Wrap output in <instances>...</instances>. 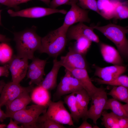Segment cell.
Wrapping results in <instances>:
<instances>
[{"label":"cell","mask_w":128,"mask_h":128,"mask_svg":"<svg viewBox=\"0 0 128 128\" xmlns=\"http://www.w3.org/2000/svg\"><path fill=\"white\" fill-rule=\"evenodd\" d=\"M36 29L33 27L13 33L18 56L32 60L34 57L35 52L41 46L42 38Z\"/></svg>","instance_id":"1"},{"label":"cell","mask_w":128,"mask_h":128,"mask_svg":"<svg viewBox=\"0 0 128 128\" xmlns=\"http://www.w3.org/2000/svg\"><path fill=\"white\" fill-rule=\"evenodd\" d=\"M69 28L62 25L42 37L41 46L38 50L39 53H46L50 56L56 58L65 49L68 40L67 33Z\"/></svg>","instance_id":"2"},{"label":"cell","mask_w":128,"mask_h":128,"mask_svg":"<svg viewBox=\"0 0 128 128\" xmlns=\"http://www.w3.org/2000/svg\"><path fill=\"white\" fill-rule=\"evenodd\" d=\"M93 27L114 44L121 56L128 58V40L126 36L128 33V26L110 23L104 26Z\"/></svg>","instance_id":"3"},{"label":"cell","mask_w":128,"mask_h":128,"mask_svg":"<svg viewBox=\"0 0 128 128\" xmlns=\"http://www.w3.org/2000/svg\"><path fill=\"white\" fill-rule=\"evenodd\" d=\"M48 105L37 104L27 106L24 109L14 113L7 114L8 118L14 120L18 124H21L24 128H37L38 118L42 114L46 111Z\"/></svg>","instance_id":"4"},{"label":"cell","mask_w":128,"mask_h":128,"mask_svg":"<svg viewBox=\"0 0 128 128\" xmlns=\"http://www.w3.org/2000/svg\"><path fill=\"white\" fill-rule=\"evenodd\" d=\"M64 103V102L61 100L55 102L50 100L48 103L46 112L39 116L37 124L49 119L62 124L74 126L72 117L70 113L65 108Z\"/></svg>","instance_id":"5"},{"label":"cell","mask_w":128,"mask_h":128,"mask_svg":"<svg viewBox=\"0 0 128 128\" xmlns=\"http://www.w3.org/2000/svg\"><path fill=\"white\" fill-rule=\"evenodd\" d=\"M91 99L90 107L83 119H90L96 124L97 120L102 115L108 100L105 89L99 87Z\"/></svg>","instance_id":"6"},{"label":"cell","mask_w":128,"mask_h":128,"mask_svg":"<svg viewBox=\"0 0 128 128\" xmlns=\"http://www.w3.org/2000/svg\"><path fill=\"white\" fill-rule=\"evenodd\" d=\"M34 88L33 85L25 87L12 81L6 83L0 93V107L8 105L25 91L31 92Z\"/></svg>","instance_id":"7"},{"label":"cell","mask_w":128,"mask_h":128,"mask_svg":"<svg viewBox=\"0 0 128 128\" xmlns=\"http://www.w3.org/2000/svg\"><path fill=\"white\" fill-rule=\"evenodd\" d=\"M7 12L10 16L12 17H20L29 18H38L57 13L66 14L67 12L64 9L35 7L16 11L9 9L7 11Z\"/></svg>","instance_id":"8"},{"label":"cell","mask_w":128,"mask_h":128,"mask_svg":"<svg viewBox=\"0 0 128 128\" xmlns=\"http://www.w3.org/2000/svg\"><path fill=\"white\" fill-rule=\"evenodd\" d=\"M77 2V0H70L69 5L71 7L66 14L63 25L69 27L78 22L90 23L91 20L88 16L89 11L79 6Z\"/></svg>","instance_id":"9"},{"label":"cell","mask_w":128,"mask_h":128,"mask_svg":"<svg viewBox=\"0 0 128 128\" xmlns=\"http://www.w3.org/2000/svg\"><path fill=\"white\" fill-rule=\"evenodd\" d=\"M28 59L13 55L8 63L12 76V81L20 84L27 75L28 69Z\"/></svg>","instance_id":"10"},{"label":"cell","mask_w":128,"mask_h":128,"mask_svg":"<svg viewBox=\"0 0 128 128\" xmlns=\"http://www.w3.org/2000/svg\"><path fill=\"white\" fill-rule=\"evenodd\" d=\"M84 56L77 51L73 46H71L66 54L61 56L59 61L62 66L65 69H87V63Z\"/></svg>","instance_id":"11"},{"label":"cell","mask_w":128,"mask_h":128,"mask_svg":"<svg viewBox=\"0 0 128 128\" xmlns=\"http://www.w3.org/2000/svg\"><path fill=\"white\" fill-rule=\"evenodd\" d=\"M93 26L89 27L80 22L76 25H72L68 28L67 33V40H75L79 37L84 36L92 42L98 43L100 42L99 37L94 32Z\"/></svg>","instance_id":"12"},{"label":"cell","mask_w":128,"mask_h":128,"mask_svg":"<svg viewBox=\"0 0 128 128\" xmlns=\"http://www.w3.org/2000/svg\"><path fill=\"white\" fill-rule=\"evenodd\" d=\"M32 63L28 65L27 76L30 79L29 85H40L44 79L45 75L44 69L46 60L40 59L35 57L32 60Z\"/></svg>","instance_id":"13"},{"label":"cell","mask_w":128,"mask_h":128,"mask_svg":"<svg viewBox=\"0 0 128 128\" xmlns=\"http://www.w3.org/2000/svg\"><path fill=\"white\" fill-rule=\"evenodd\" d=\"M95 69L94 75L106 82L112 81L122 75L126 71V67L122 65H114L101 67L93 65Z\"/></svg>","instance_id":"14"},{"label":"cell","mask_w":128,"mask_h":128,"mask_svg":"<svg viewBox=\"0 0 128 128\" xmlns=\"http://www.w3.org/2000/svg\"><path fill=\"white\" fill-rule=\"evenodd\" d=\"M66 69L69 71L72 75L79 81L83 88L88 93L91 99L99 88L96 87L93 83L87 69Z\"/></svg>","instance_id":"15"},{"label":"cell","mask_w":128,"mask_h":128,"mask_svg":"<svg viewBox=\"0 0 128 128\" xmlns=\"http://www.w3.org/2000/svg\"><path fill=\"white\" fill-rule=\"evenodd\" d=\"M99 43L101 53L104 61L114 65H122L123 59L118 50L110 45Z\"/></svg>","instance_id":"16"},{"label":"cell","mask_w":128,"mask_h":128,"mask_svg":"<svg viewBox=\"0 0 128 128\" xmlns=\"http://www.w3.org/2000/svg\"><path fill=\"white\" fill-rule=\"evenodd\" d=\"M53 63L51 70L39 85L48 91L53 90L57 87L58 74L59 69L62 66L60 61L58 60L56 58L53 60Z\"/></svg>","instance_id":"17"},{"label":"cell","mask_w":128,"mask_h":128,"mask_svg":"<svg viewBox=\"0 0 128 128\" xmlns=\"http://www.w3.org/2000/svg\"><path fill=\"white\" fill-rule=\"evenodd\" d=\"M29 91H25L22 93L6 106L7 114H12L25 108L31 102L32 100Z\"/></svg>","instance_id":"18"},{"label":"cell","mask_w":128,"mask_h":128,"mask_svg":"<svg viewBox=\"0 0 128 128\" xmlns=\"http://www.w3.org/2000/svg\"><path fill=\"white\" fill-rule=\"evenodd\" d=\"M120 0H97L100 15L106 20L114 18L116 7Z\"/></svg>","instance_id":"19"},{"label":"cell","mask_w":128,"mask_h":128,"mask_svg":"<svg viewBox=\"0 0 128 128\" xmlns=\"http://www.w3.org/2000/svg\"><path fill=\"white\" fill-rule=\"evenodd\" d=\"M75 92L81 118L83 119L88 111V106L91 98L87 92L84 89Z\"/></svg>","instance_id":"20"},{"label":"cell","mask_w":128,"mask_h":128,"mask_svg":"<svg viewBox=\"0 0 128 128\" xmlns=\"http://www.w3.org/2000/svg\"><path fill=\"white\" fill-rule=\"evenodd\" d=\"M41 85L34 88L31 97L32 101L36 104L46 105L50 100L48 91Z\"/></svg>","instance_id":"21"},{"label":"cell","mask_w":128,"mask_h":128,"mask_svg":"<svg viewBox=\"0 0 128 128\" xmlns=\"http://www.w3.org/2000/svg\"><path fill=\"white\" fill-rule=\"evenodd\" d=\"M65 71V74L61 78L57 85L56 91L54 95V98L55 99H58L64 95L74 92L69 82V72L66 69Z\"/></svg>","instance_id":"22"},{"label":"cell","mask_w":128,"mask_h":128,"mask_svg":"<svg viewBox=\"0 0 128 128\" xmlns=\"http://www.w3.org/2000/svg\"><path fill=\"white\" fill-rule=\"evenodd\" d=\"M64 100L70 111L73 121L78 122L81 117L76 101L75 92L66 96L64 98Z\"/></svg>","instance_id":"23"},{"label":"cell","mask_w":128,"mask_h":128,"mask_svg":"<svg viewBox=\"0 0 128 128\" xmlns=\"http://www.w3.org/2000/svg\"><path fill=\"white\" fill-rule=\"evenodd\" d=\"M105 110H110L118 116L128 118V114L124 108L123 105L118 101L113 98L108 100L104 108Z\"/></svg>","instance_id":"24"},{"label":"cell","mask_w":128,"mask_h":128,"mask_svg":"<svg viewBox=\"0 0 128 128\" xmlns=\"http://www.w3.org/2000/svg\"><path fill=\"white\" fill-rule=\"evenodd\" d=\"M107 94L118 101L128 103V88L122 86H115Z\"/></svg>","instance_id":"25"},{"label":"cell","mask_w":128,"mask_h":128,"mask_svg":"<svg viewBox=\"0 0 128 128\" xmlns=\"http://www.w3.org/2000/svg\"><path fill=\"white\" fill-rule=\"evenodd\" d=\"M75 40L76 42L73 46L78 52L84 55L90 48L92 42L83 36L79 37Z\"/></svg>","instance_id":"26"},{"label":"cell","mask_w":128,"mask_h":128,"mask_svg":"<svg viewBox=\"0 0 128 128\" xmlns=\"http://www.w3.org/2000/svg\"><path fill=\"white\" fill-rule=\"evenodd\" d=\"M103 123L106 128H120L118 124V116L112 112L108 113L103 111Z\"/></svg>","instance_id":"27"},{"label":"cell","mask_w":128,"mask_h":128,"mask_svg":"<svg viewBox=\"0 0 128 128\" xmlns=\"http://www.w3.org/2000/svg\"><path fill=\"white\" fill-rule=\"evenodd\" d=\"M0 64L8 63L13 55L12 49L6 43L2 42L0 45Z\"/></svg>","instance_id":"28"},{"label":"cell","mask_w":128,"mask_h":128,"mask_svg":"<svg viewBox=\"0 0 128 128\" xmlns=\"http://www.w3.org/2000/svg\"><path fill=\"white\" fill-rule=\"evenodd\" d=\"M114 18L120 20L128 18V1L119 2L115 9Z\"/></svg>","instance_id":"29"},{"label":"cell","mask_w":128,"mask_h":128,"mask_svg":"<svg viewBox=\"0 0 128 128\" xmlns=\"http://www.w3.org/2000/svg\"><path fill=\"white\" fill-rule=\"evenodd\" d=\"M94 80L100 84H104L113 86H122L128 88V76L121 75L114 80L109 82L102 80L100 78H96Z\"/></svg>","instance_id":"30"},{"label":"cell","mask_w":128,"mask_h":128,"mask_svg":"<svg viewBox=\"0 0 128 128\" xmlns=\"http://www.w3.org/2000/svg\"><path fill=\"white\" fill-rule=\"evenodd\" d=\"M77 4L79 6L84 9L92 10L100 15L97 1L96 0H77Z\"/></svg>","instance_id":"31"},{"label":"cell","mask_w":128,"mask_h":128,"mask_svg":"<svg viewBox=\"0 0 128 128\" xmlns=\"http://www.w3.org/2000/svg\"><path fill=\"white\" fill-rule=\"evenodd\" d=\"M37 128H65L63 124L50 119H46L37 124Z\"/></svg>","instance_id":"32"},{"label":"cell","mask_w":128,"mask_h":128,"mask_svg":"<svg viewBox=\"0 0 128 128\" xmlns=\"http://www.w3.org/2000/svg\"><path fill=\"white\" fill-rule=\"evenodd\" d=\"M70 0H52L50 2V8L56 9L59 6L63 5H69Z\"/></svg>","instance_id":"33"},{"label":"cell","mask_w":128,"mask_h":128,"mask_svg":"<svg viewBox=\"0 0 128 128\" xmlns=\"http://www.w3.org/2000/svg\"><path fill=\"white\" fill-rule=\"evenodd\" d=\"M117 116L120 128H128V118Z\"/></svg>","instance_id":"34"},{"label":"cell","mask_w":128,"mask_h":128,"mask_svg":"<svg viewBox=\"0 0 128 128\" xmlns=\"http://www.w3.org/2000/svg\"><path fill=\"white\" fill-rule=\"evenodd\" d=\"M9 66L8 63L4 64L2 66L0 67V77H8L9 74Z\"/></svg>","instance_id":"35"},{"label":"cell","mask_w":128,"mask_h":128,"mask_svg":"<svg viewBox=\"0 0 128 128\" xmlns=\"http://www.w3.org/2000/svg\"><path fill=\"white\" fill-rule=\"evenodd\" d=\"M0 3L8 7L13 8L16 11H18L19 9L18 7L15 5L12 0H0Z\"/></svg>","instance_id":"36"},{"label":"cell","mask_w":128,"mask_h":128,"mask_svg":"<svg viewBox=\"0 0 128 128\" xmlns=\"http://www.w3.org/2000/svg\"><path fill=\"white\" fill-rule=\"evenodd\" d=\"M12 119V118H10V122L6 127L7 128H24L23 126L22 125L20 126H18L17 123L14 121H13Z\"/></svg>","instance_id":"37"},{"label":"cell","mask_w":128,"mask_h":128,"mask_svg":"<svg viewBox=\"0 0 128 128\" xmlns=\"http://www.w3.org/2000/svg\"><path fill=\"white\" fill-rule=\"evenodd\" d=\"M86 119H84L82 124L77 128H93L91 124L89 123Z\"/></svg>","instance_id":"38"},{"label":"cell","mask_w":128,"mask_h":128,"mask_svg":"<svg viewBox=\"0 0 128 128\" xmlns=\"http://www.w3.org/2000/svg\"><path fill=\"white\" fill-rule=\"evenodd\" d=\"M8 118L7 114L5 113L4 111L2 110L1 107H0V121L3 122L4 120L7 118Z\"/></svg>","instance_id":"39"},{"label":"cell","mask_w":128,"mask_h":128,"mask_svg":"<svg viewBox=\"0 0 128 128\" xmlns=\"http://www.w3.org/2000/svg\"><path fill=\"white\" fill-rule=\"evenodd\" d=\"M15 5L18 6V5L23 3H25L31 0H12Z\"/></svg>","instance_id":"40"},{"label":"cell","mask_w":128,"mask_h":128,"mask_svg":"<svg viewBox=\"0 0 128 128\" xmlns=\"http://www.w3.org/2000/svg\"><path fill=\"white\" fill-rule=\"evenodd\" d=\"M6 83L4 80H1L0 81V93H1L3 89L5 86Z\"/></svg>","instance_id":"41"},{"label":"cell","mask_w":128,"mask_h":128,"mask_svg":"<svg viewBox=\"0 0 128 128\" xmlns=\"http://www.w3.org/2000/svg\"><path fill=\"white\" fill-rule=\"evenodd\" d=\"M9 39L6 38L5 36L2 35H0V41L2 42H5L9 41Z\"/></svg>","instance_id":"42"},{"label":"cell","mask_w":128,"mask_h":128,"mask_svg":"<svg viewBox=\"0 0 128 128\" xmlns=\"http://www.w3.org/2000/svg\"><path fill=\"white\" fill-rule=\"evenodd\" d=\"M46 4L48 6H50V4L51 2L50 0H39Z\"/></svg>","instance_id":"43"},{"label":"cell","mask_w":128,"mask_h":128,"mask_svg":"<svg viewBox=\"0 0 128 128\" xmlns=\"http://www.w3.org/2000/svg\"><path fill=\"white\" fill-rule=\"evenodd\" d=\"M123 106L126 112L128 114V103L123 105Z\"/></svg>","instance_id":"44"},{"label":"cell","mask_w":128,"mask_h":128,"mask_svg":"<svg viewBox=\"0 0 128 128\" xmlns=\"http://www.w3.org/2000/svg\"><path fill=\"white\" fill-rule=\"evenodd\" d=\"M7 125L5 124H0V128H5L6 127Z\"/></svg>","instance_id":"45"}]
</instances>
